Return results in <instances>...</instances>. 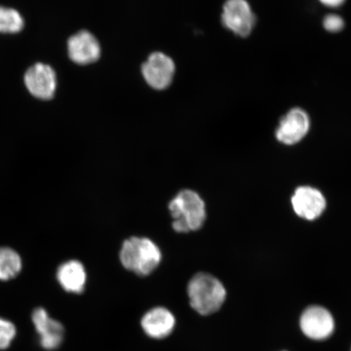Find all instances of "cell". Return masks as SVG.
Here are the masks:
<instances>
[{
    "mask_svg": "<svg viewBox=\"0 0 351 351\" xmlns=\"http://www.w3.org/2000/svg\"><path fill=\"white\" fill-rule=\"evenodd\" d=\"M187 295L192 309L203 317H208L221 308L227 293L225 287L216 276L199 273L189 282Z\"/></svg>",
    "mask_w": 351,
    "mask_h": 351,
    "instance_id": "cell-1",
    "label": "cell"
},
{
    "mask_svg": "<svg viewBox=\"0 0 351 351\" xmlns=\"http://www.w3.org/2000/svg\"><path fill=\"white\" fill-rule=\"evenodd\" d=\"M162 254L151 239L132 237L122 245L120 261L123 267L140 276H147L159 266Z\"/></svg>",
    "mask_w": 351,
    "mask_h": 351,
    "instance_id": "cell-2",
    "label": "cell"
},
{
    "mask_svg": "<svg viewBox=\"0 0 351 351\" xmlns=\"http://www.w3.org/2000/svg\"><path fill=\"white\" fill-rule=\"evenodd\" d=\"M169 208L173 219V229L181 234L201 229L207 216L204 201L191 190L180 191L170 202Z\"/></svg>",
    "mask_w": 351,
    "mask_h": 351,
    "instance_id": "cell-3",
    "label": "cell"
},
{
    "mask_svg": "<svg viewBox=\"0 0 351 351\" xmlns=\"http://www.w3.org/2000/svg\"><path fill=\"white\" fill-rule=\"evenodd\" d=\"M222 24L240 37H248L252 32L256 16L247 0H227L223 4Z\"/></svg>",
    "mask_w": 351,
    "mask_h": 351,
    "instance_id": "cell-4",
    "label": "cell"
},
{
    "mask_svg": "<svg viewBox=\"0 0 351 351\" xmlns=\"http://www.w3.org/2000/svg\"><path fill=\"white\" fill-rule=\"evenodd\" d=\"M32 319L42 348L48 351L59 349L64 340V324L50 317L48 311L43 307L34 310Z\"/></svg>",
    "mask_w": 351,
    "mask_h": 351,
    "instance_id": "cell-5",
    "label": "cell"
},
{
    "mask_svg": "<svg viewBox=\"0 0 351 351\" xmlns=\"http://www.w3.org/2000/svg\"><path fill=\"white\" fill-rule=\"evenodd\" d=\"M176 72L174 61L163 52H154L142 66L145 81L153 89L163 90L172 83Z\"/></svg>",
    "mask_w": 351,
    "mask_h": 351,
    "instance_id": "cell-6",
    "label": "cell"
},
{
    "mask_svg": "<svg viewBox=\"0 0 351 351\" xmlns=\"http://www.w3.org/2000/svg\"><path fill=\"white\" fill-rule=\"evenodd\" d=\"M300 328L308 339L322 341L332 335L335 323L326 308L322 306H311L301 315Z\"/></svg>",
    "mask_w": 351,
    "mask_h": 351,
    "instance_id": "cell-7",
    "label": "cell"
},
{
    "mask_svg": "<svg viewBox=\"0 0 351 351\" xmlns=\"http://www.w3.org/2000/svg\"><path fill=\"white\" fill-rule=\"evenodd\" d=\"M140 326L149 339L164 340L174 332L177 318L167 307L155 306L144 313Z\"/></svg>",
    "mask_w": 351,
    "mask_h": 351,
    "instance_id": "cell-8",
    "label": "cell"
},
{
    "mask_svg": "<svg viewBox=\"0 0 351 351\" xmlns=\"http://www.w3.org/2000/svg\"><path fill=\"white\" fill-rule=\"evenodd\" d=\"M25 83L34 97L44 100L51 99L53 98L56 90V73L51 66L38 63L26 72Z\"/></svg>",
    "mask_w": 351,
    "mask_h": 351,
    "instance_id": "cell-9",
    "label": "cell"
},
{
    "mask_svg": "<svg viewBox=\"0 0 351 351\" xmlns=\"http://www.w3.org/2000/svg\"><path fill=\"white\" fill-rule=\"evenodd\" d=\"M309 129L310 119L304 110L293 108L280 120L276 137L283 144L295 145L305 137Z\"/></svg>",
    "mask_w": 351,
    "mask_h": 351,
    "instance_id": "cell-10",
    "label": "cell"
},
{
    "mask_svg": "<svg viewBox=\"0 0 351 351\" xmlns=\"http://www.w3.org/2000/svg\"><path fill=\"white\" fill-rule=\"evenodd\" d=\"M292 206L298 217L314 221L326 208V197L322 193L311 186H300L292 197Z\"/></svg>",
    "mask_w": 351,
    "mask_h": 351,
    "instance_id": "cell-11",
    "label": "cell"
},
{
    "mask_svg": "<svg viewBox=\"0 0 351 351\" xmlns=\"http://www.w3.org/2000/svg\"><path fill=\"white\" fill-rule=\"evenodd\" d=\"M68 54L70 60L77 64H93L99 59L100 44L90 32L82 30L69 39Z\"/></svg>",
    "mask_w": 351,
    "mask_h": 351,
    "instance_id": "cell-12",
    "label": "cell"
},
{
    "mask_svg": "<svg viewBox=\"0 0 351 351\" xmlns=\"http://www.w3.org/2000/svg\"><path fill=\"white\" fill-rule=\"evenodd\" d=\"M56 278L66 292L80 295L85 291L86 273L81 262L69 261L62 263L57 270Z\"/></svg>",
    "mask_w": 351,
    "mask_h": 351,
    "instance_id": "cell-13",
    "label": "cell"
},
{
    "mask_svg": "<svg viewBox=\"0 0 351 351\" xmlns=\"http://www.w3.org/2000/svg\"><path fill=\"white\" fill-rule=\"evenodd\" d=\"M22 269L20 254L10 247H0V280L7 282L16 278Z\"/></svg>",
    "mask_w": 351,
    "mask_h": 351,
    "instance_id": "cell-14",
    "label": "cell"
},
{
    "mask_svg": "<svg viewBox=\"0 0 351 351\" xmlns=\"http://www.w3.org/2000/svg\"><path fill=\"white\" fill-rule=\"evenodd\" d=\"M23 27L24 21L19 12L0 7V33H19Z\"/></svg>",
    "mask_w": 351,
    "mask_h": 351,
    "instance_id": "cell-15",
    "label": "cell"
},
{
    "mask_svg": "<svg viewBox=\"0 0 351 351\" xmlns=\"http://www.w3.org/2000/svg\"><path fill=\"white\" fill-rule=\"evenodd\" d=\"M17 330L14 324L5 318L0 317V350L10 348L16 339Z\"/></svg>",
    "mask_w": 351,
    "mask_h": 351,
    "instance_id": "cell-16",
    "label": "cell"
},
{
    "mask_svg": "<svg viewBox=\"0 0 351 351\" xmlns=\"http://www.w3.org/2000/svg\"><path fill=\"white\" fill-rule=\"evenodd\" d=\"M324 27L327 32L330 33L340 32L344 28L345 22L341 16L330 14L324 19L323 22Z\"/></svg>",
    "mask_w": 351,
    "mask_h": 351,
    "instance_id": "cell-17",
    "label": "cell"
},
{
    "mask_svg": "<svg viewBox=\"0 0 351 351\" xmlns=\"http://www.w3.org/2000/svg\"><path fill=\"white\" fill-rule=\"evenodd\" d=\"M324 5L332 8L339 7L344 3L346 0H319Z\"/></svg>",
    "mask_w": 351,
    "mask_h": 351,
    "instance_id": "cell-18",
    "label": "cell"
}]
</instances>
